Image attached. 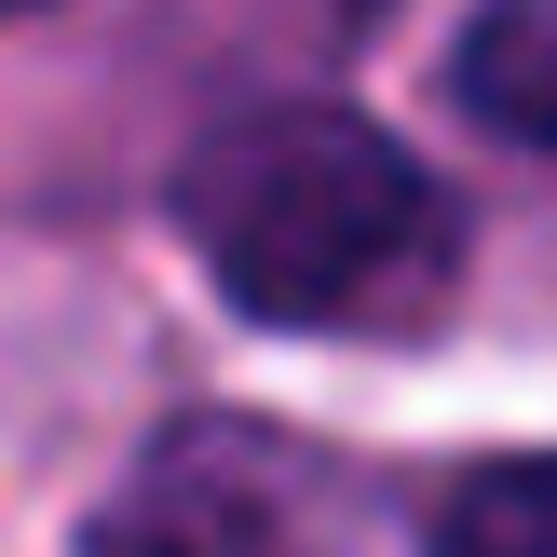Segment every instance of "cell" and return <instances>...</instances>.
<instances>
[{"mask_svg":"<svg viewBox=\"0 0 557 557\" xmlns=\"http://www.w3.org/2000/svg\"><path fill=\"white\" fill-rule=\"evenodd\" d=\"M177 232L259 326H422L462 272V218L354 109H245L177 177Z\"/></svg>","mask_w":557,"mask_h":557,"instance_id":"1","label":"cell"},{"mask_svg":"<svg viewBox=\"0 0 557 557\" xmlns=\"http://www.w3.org/2000/svg\"><path fill=\"white\" fill-rule=\"evenodd\" d=\"M435 557H557V449L531 462H476L435 517Z\"/></svg>","mask_w":557,"mask_h":557,"instance_id":"3","label":"cell"},{"mask_svg":"<svg viewBox=\"0 0 557 557\" xmlns=\"http://www.w3.org/2000/svg\"><path fill=\"white\" fill-rule=\"evenodd\" d=\"M449 82H462V109H476L490 136L557 150V0H476Z\"/></svg>","mask_w":557,"mask_h":557,"instance_id":"2","label":"cell"},{"mask_svg":"<svg viewBox=\"0 0 557 557\" xmlns=\"http://www.w3.org/2000/svg\"><path fill=\"white\" fill-rule=\"evenodd\" d=\"M0 14H41V0H0Z\"/></svg>","mask_w":557,"mask_h":557,"instance_id":"4","label":"cell"}]
</instances>
